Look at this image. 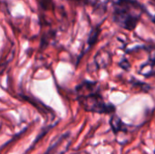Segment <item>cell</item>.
<instances>
[{
  "label": "cell",
  "mask_w": 155,
  "mask_h": 154,
  "mask_svg": "<svg viewBox=\"0 0 155 154\" xmlns=\"http://www.w3.org/2000/svg\"><path fill=\"white\" fill-rule=\"evenodd\" d=\"M70 1H74V2H76V3L82 4V5H86L89 3V0H70Z\"/></svg>",
  "instance_id": "obj_4"
},
{
  "label": "cell",
  "mask_w": 155,
  "mask_h": 154,
  "mask_svg": "<svg viewBox=\"0 0 155 154\" xmlns=\"http://www.w3.org/2000/svg\"><path fill=\"white\" fill-rule=\"evenodd\" d=\"M76 99L81 107L90 113L108 114L115 112L114 105L104 101L96 82L84 81L75 88Z\"/></svg>",
  "instance_id": "obj_1"
},
{
  "label": "cell",
  "mask_w": 155,
  "mask_h": 154,
  "mask_svg": "<svg viewBox=\"0 0 155 154\" xmlns=\"http://www.w3.org/2000/svg\"><path fill=\"white\" fill-rule=\"evenodd\" d=\"M113 21L128 31H133L136 28L143 15L147 13L143 6L137 0H113Z\"/></svg>",
  "instance_id": "obj_2"
},
{
  "label": "cell",
  "mask_w": 155,
  "mask_h": 154,
  "mask_svg": "<svg viewBox=\"0 0 155 154\" xmlns=\"http://www.w3.org/2000/svg\"><path fill=\"white\" fill-rule=\"evenodd\" d=\"M153 22H154V23H155V17H154V18H153Z\"/></svg>",
  "instance_id": "obj_5"
},
{
  "label": "cell",
  "mask_w": 155,
  "mask_h": 154,
  "mask_svg": "<svg viewBox=\"0 0 155 154\" xmlns=\"http://www.w3.org/2000/svg\"><path fill=\"white\" fill-rule=\"evenodd\" d=\"M110 125L112 127L113 132L115 134H117L119 133H122V132L127 133V131H128V128H127L128 126L116 115L112 116V118L110 120Z\"/></svg>",
  "instance_id": "obj_3"
}]
</instances>
